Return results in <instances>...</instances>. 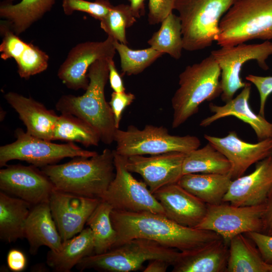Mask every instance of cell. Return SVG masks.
I'll return each mask as SVG.
<instances>
[{
  "instance_id": "cell-1",
  "label": "cell",
  "mask_w": 272,
  "mask_h": 272,
  "mask_svg": "<svg viewBox=\"0 0 272 272\" xmlns=\"http://www.w3.org/2000/svg\"><path fill=\"white\" fill-rule=\"evenodd\" d=\"M110 217L117 233V240L113 247L133 239L142 238L185 252L222 238L210 230L183 226L158 213L113 209Z\"/></svg>"
},
{
  "instance_id": "cell-2",
  "label": "cell",
  "mask_w": 272,
  "mask_h": 272,
  "mask_svg": "<svg viewBox=\"0 0 272 272\" xmlns=\"http://www.w3.org/2000/svg\"><path fill=\"white\" fill-rule=\"evenodd\" d=\"M114 150L105 149L91 157H77L61 164L41 168L55 189L100 199L115 176Z\"/></svg>"
},
{
  "instance_id": "cell-3",
  "label": "cell",
  "mask_w": 272,
  "mask_h": 272,
  "mask_svg": "<svg viewBox=\"0 0 272 272\" xmlns=\"http://www.w3.org/2000/svg\"><path fill=\"white\" fill-rule=\"evenodd\" d=\"M109 60L98 59L91 64L88 72L89 84L83 95H63L55 104L56 109L61 113L73 114L88 123L106 145L114 142L117 129L112 109L105 97Z\"/></svg>"
},
{
  "instance_id": "cell-4",
  "label": "cell",
  "mask_w": 272,
  "mask_h": 272,
  "mask_svg": "<svg viewBox=\"0 0 272 272\" xmlns=\"http://www.w3.org/2000/svg\"><path fill=\"white\" fill-rule=\"evenodd\" d=\"M221 71L210 54L198 63L187 66L179 76V87L171 99L172 127L176 128L198 112L199 105L222 92Z\"/></svg>"
},
{
  "instance_id": "cell-5",
  "label": "cell",
  "mask_w": 272,
  "mask_h": 272,
  "mask_svg": "<svg viewBox=\"0 0 272 272\" xmlns=\"http://www.w3.org/2000/svg\"><path fill=\"white\" fill-rule=\"evenodd\" d=\"M216 42L233 46L253 39H272V0H238L222 18Z\"/></svg>"
},
{
  "instance_id": "cell-6",
  "label": "cell",
  "mask_w": 272,
  "mask_h": 272,
  "mask_svg": "<svg viewBox=\"0 0 272 272\" xmlns=\"http://www.w3.org/2000/svg\"><path fill=\"white\" fill-rule=\"evenodd\" d=\"M238 0H177L175 10L182 25L183 49L210 47L220 32L223 16Z\"/></svg>"
},
{
  "instance_id": "cell-7",
  "label": "cell",
  "mask_w": 272,
  "mask_h": 272,
  "mask_svg": "<svg viewBox=\"0 0 272 272\" xmlns=\"http://www.w3.org/2000/svg\"><path fill=\"white\" fill-rule=\"evenodd\" d=\"M180 251L153 241L135 238L114 247L101 254L83 258L76 265L80 271L86 269L109 272H129L141 269L146 261L160 259L172 265Z\"/></svg>"
},
{
  "instance_id": "cell-8",
  "label": "cell",
  "mask_w": 272,
  "mask_h": 272,
  "mask_svg": "<svg viewBox=\"0 0 272 272\" xmlns=\"http://www.w3.org/2000/svg\"><path fill=\"white\" fill-rule=\"evenodd\" d=\"M114 141L116 143L115 152L127 157L170 152L187 154L199 148L201 144L196 136L172 135L163 126L151 124L142 129L131 125L126 130L116 129Z\"/></svg>"
},
{
  "instance_id": "cell-9",
  "label": "cell",
  "mask_w": 272,
  "mask_h": 272,
  "mask_svg": "<svg viewBox=\"0 0 272 272\" xmlns=\"http://www.w3.org/2000/svg\"><path fill=\"white\" fill-rule=\"evenodd\" d=\"M16 140L0 147V166L8 162L18 160L37 167L54 164L65 158L91 157L96 151L85 150L73 142L58 144L40 139L18 128L15 131Z\"/></svg>"
},
{
  "instance_id": "cell-10",
  "label": "cell",
  "mask_w": 272,
  "mask_h": 272,
  "mask_svg": "<svg viewBox=\"0 0 272 272\" xmlns=\"http://www.w3.org/2000/svg\"><path fill=\"white\" fill-rule=\"evenodd\" d=\"M114 152L115 176L100 199L113 210L129 212H150L165 216L164 209L145 182L135 179L126 167V157Z\"/></svg>"
},
{
  "instance_id": "cell-11",
  "label": "cell",
  "mask_w": 272,
  "mask_h": 272,
  "mask_svg": "<svg viewBox=\"0 0 272 272\" xmlns=\"http://www.w3.org/2000/svg\"><path fill=\"white\" fill-rule=\"evenodd\" d=\"M211 54L221 69V99L227 102L233 98L238 90L248 84L243 82L240 77L245 63L255 60L262 69H269L266 60L272 55V42L266 40L259 44L243 43L233 46L221 47L212 50Z\"/></svg>"
},
{
  "instance_id": "cell-12",
  "label": "cell",
  "mask_w": 272,
  "mask_h": 272,
  "mask_svg": "<svg viewBox=\"0 0 272 272\" xmlns=\"http://www.w3.org/2000/svg\"><path fill=\"white\" fill-rule=\"evenodd\" d=\"M265 209V202L245 206L223 202L208 205L204 218L195 228L213 231L229 244L230 239L237 235L251 232L261 233Z\"/></svg>"
},
{
  "instance_id": "cell-13",
  "label": "cell",
  "mask_w": 272,
  "mask_h": 272,
  "mask_svg": "<svg viewBox=\"0 0 272 272\" xmlns=\"http://www.w3.org/2000/svg\"><path fill=\"white\" fill-rule=\"evenodd\" d=\"M115 39L110 36L101 41L78 43L69 51L60 65L57 77L68 88L86 90L89 84L88 72L95 61L113 59L116 53Z\"/></svg>"
},
{
  "instance_id": "cell-14",
  "label": "cell",
  "mask_w": 272,
  "mask_h": 272,
  "mask_svg": "<svg viewBox=\"0 0 272 272\" xmlns=\"http://www.w3.org/2000/svg\"><path fill=\"white\" fill-rule=\"evenodd\" d=\"M55 187L49 178L37 167L20 164L0 170V189L32 206L49 202Z\"/></svg>"
},
{
  "instance_id": "cell-15",
  "label": "cell",
  "mask_w": 272,
  "mask_h": 272,
  "mask_svg": "<svg viewBox=\"0 0 272 272\" xmlns=\"http://www.w3.org/2000/svg\"><path fill=\"white\" fill-rule=\"evenodd\" d=\"M89 197L54 189L49 205L53 219L62 241L80 233L100 201Z\"/></svg>"
},
{
  "instance_id": "cell-16",
  "label": "cell",
  "mask_w": 272,
  "mask_h": 272,
  "mask_svg": "<svg viewBox=\"0 0 272 272\" xmlns=\"http://www.w3.org/2000/svg\"><path fill=\"white\" fill-rule=\"evenodd\" d=\"M186 154L170 152L146 157H126L125 166L130 172L140 174L153 194L161 187L177 183L182 174Z\"/></svg>"
},
{
  "instance_id": "cell-17",
  "label": "cell",
  "mask_w": 272,
  "mask_h": 272,
  "mask_svg": "<svg viewBox=\"0 0 272 272\" xmlns=\"http://www.w3.org/2000/svg\"><path fill=\"white\" fill-rule=\"evenodd\" d=\"M204 138L229 161L233 180L243 176L253 164L272 154V139L249 143L241 139L235 131L223 138L206 134Z\"/></svg>"
},
{
  "instance_id": "cell-18",
  "label": "cell",
  "mask_w": 272,
  "mask_h": 272,
  "mask_svg": "<svg viewBox=\"0 0 272 272\" xmlns=\"http://www.w3.org/2000/svg\"><path fill=\"white\" fill-rule=\"evenodd\" d=\"M255 164L253 172L232 180L223 202L245 206L265 202L272 189V154Z\"/></svg>"
},
{
  "instance_id": "cell-19",
  "label": "cell",
  "mask_w": 272,
  "mask_h": 272,
  "mask_svg": "<svg viewBox=\"0 0 272 272\" xmlns=\"http://www.w3.org/2000/svg\"><path fill=\"white\" fill-rule=\"evenodd\" d=\"M153 194L164 209L165 216L183 226L195 228L207 213L208 205L177 183L165 185Z\"/></svg>"
},
{
  "instance_id": "cell-20",
  "label": "cell",
  "mask_w": 272,
  "mask_h": 272,
  "mask_svg": "<svg viewBox=\"0 0 272 272\" xmlns=\"http://www.w3.org/2000/svg\"><path fill=\"white\" fill-rule=\"evenodd\" d=\"M0 32L2 37L1 58L5 60L13 58L21 78L28 80L47 69L48 54L33 44L22 40L4 20L1 21Z\"/></svg>"
},
{
  "instance_id": "cell-21",
  "label": "cell",
  "mask_w": 272,
  "mask_h": 272,
  "mask_svg": "<svg viewBox=\"0 0 272 272\" xmlns=\"http://www.w3.org/2000/svg\"><path fill=\"white\" fill-rule=\"evenodd\" d=\"M251 89V84L248 83L237 96L225 105L219 106L211 103L209 108L214 114L202 119L199 125L206 127L220 118L234 116L248 124L258 141L272 139V122L268 121L265 117L255 114L249 106Z\"/></svg>"
},
{
  "instance_id": "cell-22",
  "label": "cell",
  "mask_w": 272,
  "mask_h": 272,
  "mask_svg": "<svg viewBox=\"0 0 272 272\" xmlns=\"http://www.w3.org/2000/svg\"><path fill=\"white\" fill-rule=\"evenodd\" d=\"M4 97L19 114L27 132L40 139L53 141L58 117L53 110L47 109L43 104L30 97L16 92H9Z\"/></svg>"
},
{
  "instance_id": "cell-23",
  "label": "cell",
  "mask_w": 272,
  "mask_h": 272,
  "mask_svg": "<svg viewBox=\"0 0 272 272\" xmlns=\"http://www.w3.org/2000/svg\"><path fill=\"white\" fill-rule=\"evenodd\" d=\"M229 245L222 238L195 249L180 252L173 272H226Z\"/></svg>"
},
{
  "instance_id": "cell-24",
  "label": "cell",
  "mask_w": 272,
  "mask_h": 272,
  "mask_svg": "<svg viewBox=\"0 0 272 272\" xmlns=\"http://www.w3.org/2000/svg\"><path fill=\"white\" fill-rule=\"evenodd\" d=\"M24 238L28 242L29 252L32 255H35L43 246L52 251L59 250L63 241L53 219L49 202L32 207L25 224Z\"/></svg>"
},
{
  "instance_id": "cell-25",
  "label": "cell",
  "mask_w": 272,
  "mask_h": 272,
  "mask_svg": "<svg viewBox=\"0 0 272 272\" xmlns=\"http://www.w3.org/2000/svg\"><path fill=\"white\" fill-rule=\"evenodd\" d=\"M93 252L94 237L88 227L77 235L63 241L59 250H50L46 255V263L55 271L70 272L83 258Z\"/></svg>"
},
{
  "instance_id": "cell-26",
  "label": "cell",
  "mask_w": 272,
  "mask_h": 272,
  "mask_svg": "<svg viewBox=\"0 0 272 272\" xmlns=\"http://www.w3.org/2000/svg\"><path fill=\"white\" fill-rule=\"evenodd\" d=\"M233 179L227 174L189 173L183 175L177 183L208 205L223 202Z\"/></svg>"
},
{
  "instance_id": "cell-27",
  "label": "cell",
  "mask_w": 272,
  "mask_h": 272,
  "mask_svg": "<svg viewBox=\"0 0 272 272\" xmlns=\"http://www.w3.org/2000/svg\"><path fill=\"white\" fill-rule=\"evenodd\" d=\"M56 1L21 0L15 4L4 1L0 5V17L19 35L49 12Z\"/></svg>"
},
{
  "instance_id": "cell-28",
  "label": "cell",
  "mask_w": 272,
  "mask_h": 272,
  "mask_svg": "<svg viewBox=\"0 0 272 272\" xmlns=\"http://www.w3.org/2000/svg\"><path fill=\"white\" fill-rule=\"evenodd\" d=\"M28 202L0 191V238L8 243L24 238V227L32 208Z\"/></svg>"
},
{
  "instance_id": "cell-29",
  "label": "cell",
  "mask_w": 272,
  "mask_h": 272,
  "mask_svg": "<svg viewBox=\"0 0 272 272\" xmlns=\"http://www.w3.org/2000/svg\"><path fill=\"white\" fill-rule=\"evenodd\" d=\"M228 245L226 272H268L257 246L244 234L233 237Z\"/></svg>"
},
{
  "instance_id": "cell-30",
  "label": "cell",
  "mask_w": 272,
  "mask_h": 272,
  "mask_svg": "<svg viewBox=\"0 0 272 272\" xmlns=\"http://www.w3.org/2000/svg\"><path fill=\"white\" fill-rule=\"evenodd\" d=\"M231 164L212 144L208 143L186 154L182 165L183 175L189 173H230Z\"/></svg>"
},
{
  "instance_id": "cell-31",
  "label": "cell",
  "mask_w": 272,
  "mask_h": 272,
  "mask_svg": "<svg viewBox=\"0 0 272 272\" xmlns=\"http://www.w3.org/2000/svg\"><path fill=\"white\" fill-rule=\"evenodd\" d=\"M81 143L86 147L97 146L101 141L96 130L82 119L68 113L58 116L53 141Z\"/></svg>"
},
{
  "instance_id": "cell-32",
  "label": "cell",
  "mask_w": 272,
  "mask_h": 272,
  "mask_svg": "<svg viewBox=\"0 0 272 272\" xmlns=\"http://www.w3.org/2000/svg\"><path fill=\"white\" fill-rule=\"evenodd\" d=\"M112 210L110 204L101 199L87 221L86 224L91 229L93 235L95 254L107 252L116 242L117 233L110 217Z\"/></svg>"
},
{
  "instance_id": "cell-33",
  "label": "cell",
  "mask_w": 272,
  "mask_h": 272,
  "mask_svg": "<svg viewBox=\"0 0 272 272\" xmlns=\"http://www.w3.org/2000/svg\"><path fill=\"white\" fill-rule=\"evenodd\" d=\"M151 47L176 59L183 49L182 25L179 16L171 13L162 22L160 29L148 41Z\"/></svg>"
},
{
  "instance_id": "cell-34",
  "label": "cell",
  "mask_w": 272,
  "mask_h": 272,
  "mask_svg": "<svg viewBox=\"0 0 272 272\" xmlns=\"http://www.w3.org/2000/svg\"><path fill=\"white\" fill-rule=\"evenodd\" d=\"M114 45L120 57L122 72L128 76L142 73L164 54L151 47L134 50L116 40Z\"/></svg>"
},
{
  "instance_id": "cell-35",
  "label": "cell",
  "mask_w": 272,
  "mask_h": 272,
  "mask_svg": "<svg viewBox=\"0 0 272 272\" xmlns=\"http://www.w3.org/2000/svg\"><path fill=\"white\" fill-rule=\"evenodd\" d=\"M136 19L129 5H112L107 15L100 21V27L108 36L127 45L126 29L132 26Z\"/></svg>"
},
{
  "instance_id": "cell-36",
  "label": "cell",
  "mask_w": 272,
  "mask_h": 272,
  "mask_svg": "<svg viewBox=\"0 0 272 272\" xmlns=\"http://www.w3.org/2000/svg\"><path fill=\"white\" fill-rule=\"evenodd\" d=\"M112 5L109 0H62V8L66 15H71L74 12H85L94 18L101 21L108 13Z\"/></svg>"
},
{
  "instance_id": "cell-37",
  "label": "cell",
  "mask_w": 272,
  "mask_h": 272,
  "mask_svg": "<svg viewBox=\"0 0 272 272\" xmlns=\"http://www.w3.org/2000/svg\"><path fill=\"white\" fill-rule=\"evenodd\" d=\"M177 0H149L148 20L150 24L161 22L175 10Z\"/></svg>"
},
{
  "instance_id": "cell-38",
  "label": "cell",
  "mask_w": 272,
  "mask_h": 272,
  "mask_svg": "<svg viewBox=\"0 0 272 272\" xmlns=\"http://www.w3.org/2000/svg\"><path fill=\"white\" fill-rule=\"evenodd\" d=\"M246 79L253 84L257 89L260 97L258 114L264 117L265 108L268 97L272 93V76H259L248 75Z\"/></svg>"
},
{
  "instance_id": "cell-39",
  "label": "cell",
  "mask_w": 272,
  "mask_h": 272,
  "mask_svg": "<svg viewBox=\"0 0 272 272\" xmlns=\"http://www.w3.org/2000/svg\"><path fill=\"white\" fill-rule=\"evenodd\" d=\"M135 95L131 93L113 92L109 102L112 109L115 125L119 128L122 114L124 109L130 105L135 99Z\"/></svg>"
},
{
  "instance_id": "cell-40",
  "label": "cell",
  "mask_w": 272,
  "mask_h": 272,
  "mask_svg": "<svg viewBox=\"0 0 272 272\" xmlns=\"http://www.w3.org/2000/svg\"><path fill=\"white\" fill-rule=\"evenodd\" d=\"M244 234L255 243L264 262L272 264V236L257 232Z\"/></svg>"
},
{
  "instance_id": "cell-41",
  "label": "cell",
  "mask_w": 272,
  "mask_h": 272,
  "mask_svg": "<svg viewBox=\"0 0 272 272\" xmlns=\"http://www.w3.org/2000/svg\"><path fill=\"white\" fill-rule=\"evenodd\" d=\"M7 262L9 269L14 272L24 270L27 265V258L25 254L18 249H10L7 255Z\"/></svg>"
},
{
  "instance_id": "cell-42",
  "label": "cell",
  "mask_w": 272,
  "mask_h": 272,
  "mask_svg": "<svg viewBox=\"0 0 272 272\" xmlns=\"http://www.w3.org/2000/svg\"><path fill=\"white\" fill-rule=\"evenodd\" d=\"M109 81L114 92H125L123 82L118 73L113 59L109 60Z\"/></svg>"
},
{
  "instance_id": "cell-43",
  "label": "cell",
  "mask_w": 272,
  "mask_h": 272,
  "mask_svg": "<svg viewBox=\"0 0 272 272\" xmlns=\"http://www.w3.org/2000/svg\"><path fill=\"white\" fill-rule=\"evenodd\" d=\"M265 209L263 215L262 233L272 236V189L265 202Z\"/></svg>"
},
{
  "instance_id": "cell-44",
  "label": "cell",
  "mask_w": 272,
  "mask_h": 272,
  "mask_svg": "<svg viewBox=\"0 0 272 272\" xmlns=\"http://www.w3.org/2000/svg\"><path fill=\"white\" fill-rule=\"evenodd\" d=\"M171 264L163 259H156L150 260V262L143 270L144 272H165Z\"/></svg>"
},
{
  "instance_id": "cell-45",
  "label": "cell",
  "mask_w": 272,
  "mask_h": 272,
  "mask_svg": "<svg viewBox=\"0 0 272 272\" xmlns=\"http://www.w3.org/2000/svg\"><path fill=\"white\" fill-rule=\"evenodd\" d=\"M130 7L136 18H139L144 11L145 0H129Z\"/></svg>"
},
{
  "instance_id": "cell-46",
  "label": "cell",
  "mask_w": 272,
  "mask_h": 272,
  "mask_svg": "<svg viewBox=\"0 0 272 272\" xmlns=\"http://www.w3.org/2000/svg\"><path fill=\"white\" fill-rule=\"evenodd\" d=\"M268 272H272V264H268Z\"/></svg>"
},
{
  "instance_id": "cell-47",
  "label": "cell",
  "mask_w": 272,
  "mask_h": 272,
  "mask_svg": "<svg viewBox=\"0 0 272 272\" xmlns=\"http://www.w3.org/2000/svg\"><path fill=\"white\" fill-rule=\"evenodd\" d=\"M13 1H14V0H6L7 2H11V3H12Z\"/></svg>"
}]
</instances>
